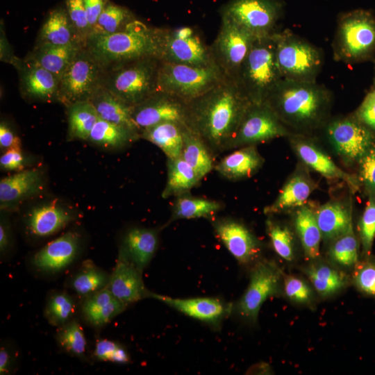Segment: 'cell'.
I'll use <instances>...</instances> for the list:
<instances>
[{"label":"cell","mask_w":375,"mask_h":375,"mask_svg":"<svg viewBox=\"0 0 375 375\" xmlns=\"http://www.w3.org/2000/svg\"><path fill=\"white\" fill-rule=\"evenodd\" d=\"M253 103L238 83L225 78L187 103V126L212 155L229 150L239 126Z\"/></svg>","instance_id":"1"},{"label":"cell","mask_w":375,"mask_h":375,"mask_svg":"<svg viewBox=\"0 0 375 375\" xmlns=\"http://www.w3.org/2000/svg\"><path fill=\"white\" fill-rule=\"evenodd\" d=\"M292 134L306 135L324 125L332 106L331 92L315 82L282 78L263 102Z\"/></svg>","instance_id":"2"},{"label":"cell","mask_w":375,"mask_h":375,"mask_svg":"<svg viewBox=\"0 0 375 375\" xmlns=\"http://www.w3.org/2000/svg\"><path fill=\"white\" fill-rule=\"evenodd\" d=\"M84 47L104 71L135 60L160 59L158 28L136 18L111 34H90Z\"/></svg>","instance_id":"3"},{"label":"cell","mask_w":375,"mask_h":375,"mask_svg":"<svg viewBox=\"0 0 375 375\" xmlns=\"http://www.w3.org/2000/svg\"><path fill=\"white\" fill-rule=\"evenodd\" d=\"M276 33L254 40L235 80L253 103H263L283 78L276 56Z\"/></svg>","instance_id":"4"},{"label":"cell","mask_w":375,"mask_h":375,"mask_svg":"<svg viewBox=\"0 0 375 375\" xmlns=\"http://www.w3.org/2000/svg\"><path fill=\"white\" fill-rule=\"evenodd\" d=\"M160 62L158 58L148 57L110 68L104 72L101 85L135 106L160 90Z\"/></svg>","instance_id":"5"},{"label":"cell","mask_w":375,"mask_h":375,"mask_svg":"<svg viewBox=\"0 0 375 375\" xmlns=\"http://www.w3.org/2000/svg\"><path fill=\"white\" fill-rule=\"evenodd\" d=\"M334 58L346 63L367 60L375 53V17L365 10L342 15L333 42Z\"/></svg>","instance_id":"6"},{"label":"cell","mask_w":375,"mask_h":375,"mask_svg":"<svg viewBox=\"0 0 375 375\" xmlns=\"http://www.w3.org/2000/svg\"><path fill=\"white\" fill-rule=\"evenodd\" d=\"M276 56L283 78L315 82L323 65L321 50L288 30L276 33Z\"/></svg>","instance_id":"7"},{"label":"cell","mask_w":375,"mask_h":375,"mask_svg":"<svg viewBox=\"0 0 375 375\" xmlns=\"http://www.w3.org/2000/svg\"><path fill=\"white\" fill-rule=\"evenodd\" d=\"M225 78L217 65L197 67L161 61L158 87L188 103Z\"/></svg>","instance_id":"8"},{"label":"cell","mask_w":375,"mask_h":375,"mask_svg":"<svg viewBox=\"0 0 375 375\" xmlns=\"http://www.w3.org/2000/svg\"><path fill=\"white\" fill-rule=\"evenodd\" d=\"M160 60L197 67L216 65L210 47L192 27L158 28Z\"/></svg>","instance_id":"9"},{"label":"cell","mask_w":375,"mask_h":375,"mask_svg":"<svg viewBox=\"0 0 375 375\" xmlns=\"http://www.w3.org/2000/svg\"><path fill=\"white\" fill-rule=\"evenodd\" d=\"M104 72L83 47L59 79L58 100L67 106L90 100Z\"/></svg>","instance_id":"10"},{"label":"cell","mask_w":375,"mask_h":375,"mask_svg":"<svg viewBox=\"0 0 375 375\" xmlns=\"http://www.w3.org/2000/svg\"><path fill=\"white\" fill-rule=\"evenodd\" d=\"M281 10L277 0H230L222 8L221 17L260 38L277 32Z\"/></svg>","instance_id":"11"},{"label":"cell","mask_w":375,"mask_h":375,"mask_svg":"<svg viewBox=\"0 0 375 375\" xmlns=\"http://www.w3.org/2000/svg\"><path fill=\"white\" fill-rule=\"evenodd\" d=\"M256 38L235 24L222 18L219 32L210 47L215 63L226 78L236 79Z\"/></svg>","instance_id":"12"},{"label":"cell","mask_w":375,"mask_h":375,"mask_svg":"<svg viewBox=\"0 0 375 375\" xmlns=\"http://www.w3.org/2000/svg\"><path fill=\"white\" fill-rule=\"evenodd\" d=\"M282 276L274 262L265 260L257 262L251 272L248 287L236 303V312L244 319L256 322L263 303L278 294Z\"/></svg>","instance_id":"13"},{"label":"cell","mask_w":375,"mask_h":375,"mask_svg":"<svg viewBox=\"0 0 375 375\" xmlns=\"http://www.w3.org/2000/svg\"><path fill=\"white\" fill-rule=\"evenodd\" d=\"M292 133L265 103H251L247 110L229 149L256 145Z\"/></svg>","instance_id":"14"},{"label":"cell","mask_w":375,"mask_h":375,"mask_svg":"<svg viewBox=\"0 0 375 375\" xmlns=\"http://www.w3.org/2000/svg\"><path fill=\"white\" fill-rule=\"evenodd\" d=\"M326 135L336 152L350 163L359 162L375 142L373 131L355 116L330 122Z\"/></svg>","instance_id":"15"},{"label":"cell","mask_w":375,"mask_h":375,"mask_svg":"<svg viewBox=\"0 0 375 375\" xmlns=\"http://www.w3.org/2000/svg\"><path fill=\"white\" fill-rule=\"evenodd\" d=\"M132 117L140 133L166 122L187 125V103L173 94L158 90L133 106Z\"/></svg>","instance_id":"16"},{"label":"cell","mask_w":375,"mask_h":375,"mask_svg":"<svg viewBox=\"0 0 375 375\" xmlns=\"http://www.w3.org/2000/svg\"><path fill=\"white\" fill-rule=\"evenodd\" d=\"M212 225L221 242L240 264H249L258 258L260 242L244 224L231 218H221L215 219Z\"/></svg>","instance_id":"17"},{"label":"cell","mask_w":375,"mask_h":375,"mask_svg":"<svg viewBox=\"0 0 375 375\" xmlns=\"http://www.w3.org/2000/svg\"><path fill=\"white\" fill-rule=\"evenodd\" d=\"M291 135L293 149L304 164L328 179L343 181L353 192L358 190L357 178L338 167L325 152L306 138L305 135Z\"/></svg>","instance_id":"18"},{"label":"cell","mask_w":375,"mask_h":375,"mask_svg":"<svg viewBox=\"0 0 375 375\" xmlns=\"http://www.w3.org/2000/svg\"><path fill=\"white\" fill-rule=\"evenodd\" d=\"M142 272L120 249L106 288L126 306L149 297V291L144 286Z\"/></svg>","instance_id":"19"},{"label":"cell","mask_w":375,"mask_h":375,"mask_svg":"<svg viewBox=\"0 0 375 375\" xmlns=\"http://www.w3.org/2000/svg\"><path fill=\"white\" fill-rule=\"evenodd\" d=\"M149 297L154 298L188 317L213 326L219 325L222 319L231 311L232 307L213 297L178 299L151 292Z\"/></svg>","instance_id":"20"},{"label":"cell","mask_w":375,"mask_h":375,"mask_svg":"<svg viewBox=\"0 0 375 375\" xmlns=\"http://www.w3.org/2000/svg\"><path fill=\"white\" fill-rule=\"evenodd\" d=\"M79 247V235L74 232L66 233L38 251L32 259V263L41 272H58L74 260Z\"/></svg>","instance_id":"21"},{"label":"cell","mask_w":375,"mask_h":375,"mask_svg":"<svg viewBox=\"0 0 375 375\" xmlns=\"http://www.w3.org/2000/svg\"><path fill=\"white\" fill-rule=\"evenodd\" d=\"M20 72V88L26 97L43 101L57 99L59 79L51 72L26 59L16 65Z\"/></svg>","instance_id":"22"},{"label":"cell","mask_w":375,"mask_h":375,"mask_svg":"<svg viewBox=\"0 0 375 375\" xmlns=\"http://www.w3.org/2000/svg\"><path fill=\"white\" fill-rule=\"evenodd\" d=\"M215 165L214 169L228 180H240L249 177L258 171L264 163L256 145L238 148Z\"/></svg>","instance_id":"23"},{"label":"cell","mask_w":375,"mask_h":375,"mask_svg":"<svg viewBox=\"0 0 375 375\" xmlns=\"http://www.w3.org/2000/svg\"><path fill=\"white\" fill-rule=\"evenodd\" d=\"M90 101L94 106L99 118L122 126L140 135L135 124L133 108L101 85Z\"/></svg>","instance_id":"24"},{"label":"cell","mask_w":375,"mask_h":375,"mask_svg":"<svg viewBox=\"0 0 375 375\" xmlns=\"http://www.w3.org/2000/svg\"><path fill=\"white\" fill-rule=\"evenodd\" d=\"M158 247V231L135 227L126 233L120 249L130 261L142 271L153 258Z\"/></svg>","instance_id":"25"},{"label":"cell","mask_w":375,"mask_h":375,"mask_svg":"<svg viewBox=\"0 0 375 375\" xmlns=\"http://www.w3.org/2000/svg\"><path fill=\"white\" fill-rule=\"evenodd\" d=\"M84 45L77 40L64 45L38 44L26 59L53 74L58 79Z\"/></svg>","instance_id":"26"},{"label":"cell","mask_w":375,"mask_h":375,"mask_svg":"<svg viewBox=\"0 0 375 375\" xmlns=\"http://www.w3.org/2000/svg\"><path fill=\"white\" fill-rule=\"evenodd\" d=\"M126 306L106 288L85 297L82 314L90 325L101 327L124 311Z\"/></svg>","instance_id":"27"},{"label":"cell","mask_w":375,"mask_h":375,"mask_svg":"<svg viewBox=\"0 0 375 375\" xmlns=\"http://www.w3.org/2000/svg\"><path fill=\"white\" fill-rule=\"evenodd\" d=\"M315 188L304 172H295L283 185L272 204L265 208L266 214L278 213L305 204Z\"/></svg>","instance_id":"28"},{"label":"cell","mask_w":375,"mask_h":375,"mask_svg":"<svg viewBox=\"0 0 375 375\" xmlns=\"http://www.w3.org/2000/svg\"><path fill=\"white\" fill-rule=\"evenodd\" d=\"M185 126L173 122L160 123L142 130L140 138L156 145L167 159H175L181 155Z\"/></svg>","instance_id":"29"},{"label":"cell","mask_w":375,"mask_h":375,"mask_svg":"<svg viewBox=\"0 0 375 375\" xmlns=\"http://www.w3.org/2000/svg\"><path fill=\"white\" fill-rule=\"evenodd\" d=\"M315 216L322 238L327 241L338 238L352 225L351 209L338 201L321 206Z\"/></svg>","instance_id":"30"},{"label":"cell","mask_w":375,"mask_h":375,"mask_svg":"<svg viewBox=\"0 0 375 375\" xmlns=\"http://www.w3.org/2000/svg\"><path fill=\"white\" fill-rule=\"evenodd\" d=\"M42 184V175L36 169L19 171L3 178L0 181L1 203L19 201L38 191Z\"/></svg>","instance_id":"31"},{"label":"cell","mask_w":375,"mask_h":375,"mask_svg":"<svg viewBox=\"0 0 375 375\" xmlns=\"http://www.w3.org/2000/svg\"><path fill=\"white\" fill-rule=\"evenodd\" d=\"M303 272L316 292L325 298L338 293L349 283V276L345 273L323 262H313Z\"/></svg>","instance_id":"32"},{"label":"cell","mask_w":375,"mask_h":375,"mask_svg":"<svg viewBox=\"0 0 375 375\" xmlns=\"http://www.w3.org/2000/svg\"><path fill=\"white\" fill-rule=\"evenodd\" d=\"M72 219L68 212L51 204L33 209L28 216V226L33 235L46 237L62 229Z\"/></svg>","instance_id":"33"},{"label":"cell","mask_w":375,"mask_h":375,"mask_svg":"<svg viewBox=\"0 0 375 375\" xmlns=\"http://www.w3.org/2000/svg\"><path fill=\"white\" fill-rule=\"evenodd\" d=\"M294 227L305 256L311 260L317 258L320 253L322 235L317 222L315 211L305 204L298 208L294 215Z\"/></svg>","instance_id":"34"},{"label":"cell","mask_w":375,"mask_h":375,"mask_svg":"<svg viewBox=\"0 0 375 375\" xmlns=\"http://www.w3.org/2000/svg\"><path fill=\"white\" fill-rule=\"evenodd\" d=\"M212 156L201 138L185 126L181 157L193 168L200 181L214 169Z\"/></svg>","instance_id":"35"},{"label":"cell","mask_w":375,"mask_h":375,"mask_svg":"<svg viewBox=\"0 0 375 375\" xmlns=\"http://www.w3.org/2000/svg\"><path fill=\"white\" fill-rule=\"evenodd\" d=\"M167 183L162 197H178L188 194L201 181L193 168L181 157L167 159Z\"/></svg>","instance_id":"36"},{"label":"cell","mask_w":375,"mask_h":375,"mask_svg":"<svg viewBox=\"0 0 375 375\" xmlns=\"http://www.w3.org/2000/svg\"><path fill=\"white\" fill-rule=\"evenodd\" d=\"M74 40L80 42L77 39L66 9L56 8L51 10L42 26L38 44L64 45Z\"/></svg>","instance_id":"37"},{"label":"cell","mask_w":375,"mask_h":375,"mask_svg":"<svg viewBox=\"0 0 375 375\" xmlns=\"http://www.w3.org/2000/svg\"><path fill=\"white\" fill-rule=\"evenodd\" d=\"M222 208L217 201L195 197L187 194L176 197L169 222L184 219L212 218Z\"/></svg>","instance_id":"38"},{"label":"cell","mask_w":375,"mask_h":375,"mask_svg":"<svg viewBox=\"0 0 375 375\" xmlns=\"http://www.w3.org/2000/svg\"><path fill=\"white\" fill-rule=\"evenodd\" d=\"M68 108L69 137L88 140L90 132L99 119L97 110L90 100L76 102Z\"/></svg>","instance_id":"39"},{"label":"cell","mask_w":375,"mask_h":375,"mask_svg":"<svg viewBox=\"0 0 375 375\" xmlns=\"http://www.w3.org/2000/svg\"><path fill=\"white\" fill-rule=\"evenodd\" d=\"M110 276L91 260H85L70 280L71 288L78 295L88 297L106 288Z\"/></svg>","instance_id":"40"},{"label":"cell","mask_w":375,"mask_h":375,"mask_svg":"<svg viewBox=\"0 0 375 375\" xmlns=\"http://www.w3.org/2000/svg\"><path fill=\"white\" fill-rule=\"evenodd\" d=\"M138 138L139 133L99 117L88 140L103 147H122Z\"/></svg>","instance_id":"41"},{"label":"cell","mask_w":375,"mask_h":375,"mask_svg":"<svg viewBox=\"0 0 375 375\" xmlns=\"http://www.w3.org/2000/svg\"><path fill=\"white\" fill-rule=\"evenodd\" d=\"M331 242L328 256L333 263L344 268H353L358 262V244L353 225Z\"/></svg>","instance_id":"42"},{"label":"cell","mask_w":375,"mask_h":375,"mask_svg":"<svg viewBox=\"0 0 375 375\" xmlns=\"http://www.w3.org/2000/svg\"><path fill=\"white\" fill-rule=\"evenodd\" d=\"M133 13L126 8L108 3L92 28L90 34H111L123 29L135 19Z\"/></svg>","instance_id":"43"},{"label":"cell","mask_w":375,"mask_h":375,"mask_svg":"<svg viewBox=\"0 0 375 375\" xmlns=\"http://www.w3.org/2000/svg\"><path fill=\"white\" fill-rule=\"evenodd\" d=\"M74 299L65 292H57L49 296L44 308V316L53 326L60 327L70 320L75 312Z\"/></svg>","instance_id":"44"},{"label":"cell","mask_w":375,"mask_h":375,"mask_svg":"<svg viewBox=\"0 0 375 375\" xmlns=\"http://www.w3.org/2000/svg\"><path fill=\"white\" fill-rule=\"evenodd\" d=\"M56 340L59 346L69 354L79 358L85 356L87 341L80 324L72 319L59 327Z\"/></svg>","instance_id":"45"},{"label":"cell","mask_w":375,"mask_h":375,"mask_svg":"<svg viewBox=\"0 0 375 375\" xmlns=\"http://www.w3.org/2000/svg\"><path fill=\"white\" fill-rule=\"evenodd\" d=\"M266 229L276 253L286 261H292L295 257L294 241L290 228L269 219Z\"/></svg>","instance_id":"46"},{"label":"cell","mask_w":375,"mask_h":375,"mask_svg":"<svg viewBox=\"0 0 375 375\" xmlns=\"http://www.w3.org/2000/svg\"><path fill=\"white\" fill-rule=\"evenodd\" d=\"M362 251L369 256L375 238V194L369 193V199L358 224Z\"/></svg>","instance_id":"47"},{"label":"cell","mask_w":375,"mask_h":375,"mask_svg":"<svg viewBox=\"0 0 375 375\" xmlns=\"http://www.w3.org/2000/svg\"><path fill=\"white\" fill-rule=\"evenodd\" d=\"M283 290L288 299L295 303L309 306L314 301V292L312 288L299 277L285 275Z\"/></svg>","instance_id":"48"},{"label":"cell","mask_w":375,"mask_h":375,"mask_svg":"<svg viewBox=\"0 0 375 375\" xmlns=\"http://www.w3.org/2000/svg\"><path fill=\"white\" fill-rule=\"evenodd\" d=\"M66 11L77 39L85 45L90 28L83 0H66Z\"/></svg>","instance_id":"49"},{"label":"cell","mask_w":375,"mask_h":375,"mask_svg":"<svg viewBox=\"0 0 375 375\" xmlns=\"http://www.w3.org/2000/svg\"><path fill=\"white\" fill-rule=\"evenodd\" d=\"M352 281L362 293L375 297V261L367 258L353 267Z\"/></svg>","instance_id":"50"},{"label":"cell","mask_w":375,"mask_h":375,"mask_svg":"<svg viewBox=\"0 0 375 375\" xmlns=\"http://www.w3.org/2000/svg\"><path fill=\"white\" fill-rule=\"evenodd\" d=\"M94 357L102 361L126 364L130 361L127 351L119 344L109 340H100L94 351Z\"/></svg>","instance_id":"51"},{"label":"cell","mask_w":375,"mask_h":375,"mask_svg":"<svg viewBox=\"0 0 375 375\" xmlns=\"http://www.w3.org/2000/svg\"><path fill=\"white\" fill-rule=\"evenodd\" d=\"M358 163L362 182L369 193L375 194V142Z\"/></svg>","instance_id":"52"},{"label":"cell","mask_w":375,"mask_h":375,"mask_svg":"<svg viewBox=\"0 0 375 375\" xmlns=\"http://www.w3.org/2000/svg\"><path fill=\"white\" fill-rule=\"evenodd\" d=\"M354 116L371 131H375V93L373 91L365 97Z\"/></svg>","instance_id":"53"},{"label":"cell","mask_w":375,"mask_h":375,"mask_svg":"<svg viewBox=\"0 0 375 375\" xmlns=\"http://www.w3.org/2000/svg\"><path fill=\"white\" fill-rule=\"evenodd\" d=\"M24 158L21 149H10L0 158L1 168L7 170H22L24 168Z\"/></svg>","instance_id":"54"},{"label":"cell","mask_w":375,"mask_h":375,"mask_svg":"<svg viewBox=\"0 0 375 375\" xmlns=\"http://www.w3.org/2000/svg\"><path fill=\"white\" fill-rule=\"evenodd\" d=\"M0 147L1 149H21L20 138L4 122L0 124Z\"/></svg>","instance_id":"55"},{"label":"cell","mask_w":375,"mask_h":375,"mask_svg":"<svg viewBox=\"0 0 375 375\" xmlns=\"http://www.w3.org/2000/svg\"><path fill=\"white\" fill-rule=\"evenodd\" d=\"M83 1L91 31L100 14L108 3V0H83Z\"/></svg>","instance_id":"56"},{"label":"cell","mask_w":375,"mask_h":375,"mask_svg":"<svg viewBox=\"0 0 375 375\" xmlns=\"http://www.w3.org/2000/svg\"><path fill=\"white\" fill-rule=\"evenodd\" d=\"M12 357L11 353L3 347L0 349V374H8L12 368Z\"/></svg>","instance_id":"57"},{"label":"cell","mask_w":375,"mask_h":375,"mask_svg":"<svg viewBox=\"0 0 375 375\" xmlns=\"http://www.w3.org/2000/svg\"><path fill=\"white\" fill-rule=\"evenodd\" d=\"M10 244L8 231L5 224L1 222L0 224V250L1 253L5 252Z\"/></svg>","instance_id":"58"},{"label":"cell","mask_w":375,"mask_h":375,"mask_svg":"<svg viewBox=\"0 0 375 375\" xmlns=\"http://www.w3.org/2000/svg\"><path fill=\"white\" fill-rule=\"evenodd\" d=\"M373 92L375 93V90Z\"/></svg>","instance_id":"59"},{"label":"cell","mask_w":375,"mask_h":375,"mask_svg":"<svg viewBox=\"0 0 375 375\" xmlns=\"http://www.w3.org/2000/svg\"><path fill=\"white\" fill-rule=\"evenodd\" d=\"M374 83H375V78H374Z\"/></svg>","instance_id":"60"}]
</instances>
